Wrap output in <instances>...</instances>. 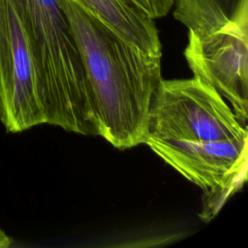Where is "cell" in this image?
<instances>
[{
    "instance_id": "obj_1",
    "label": "cell",
    "mask_w": 248,
    "mask_h": 248,
    "mask_svg": "<svg viewBox=\"0 0 248 248\" xmlns=\"http://www.w3.org/2000/svg\"><path fill=\"white\" fill-rule=\"evenodd\" d=\"M86 72L99 136L114 147L143 143L161 57L127 43L78 0H62Z\"/></svg>"
},
{
    "instance_id": "obj_2",
    "label": "cell",
    "mask_w": 248,
    "mask_h": 248,
    "mask_svg": "<svg viewBox=\"0 0 248 248\" xmlns=\"http://www.w3.org/2000/svg\"><path fill=\"white\" fill-rule=\"evenodd\" d=\"M145 136L185 141L240 143L248 140L247 128L224 98L197 77L160 80L151 100Z\"/></svg>"
},
{
    "instance_id": "obj_3",
    "label": "cell",
    "mask_w": 248,
    "mask_h": 248,
    "mask_svg": "<svg viewBox=\"0 0 248 248\" xmlns=\"http://www.w3.org/2000/svg\"><path fill=\"white\" fill-rule=\"evenodd\" d=\"M27 32L45 97L69 101L87 88V77L62 0H13Z\"/></svg>"
},
{
    "instance_id": "obj_4",
    "label": "cell",
    "mask_w": 248,
    "mask_h": 248,
    "mask_svg": "<svg viewBox=\"0 0 248 248\" xmlns=\"http://www.w3.org/2000/svg\"><path fill=\"white\" fill-rule=\"evenodd\" d=\"M0 119L12 133L46 123L36 61L13 0H0Z\"/></svg>"
},
{
    "instance_id": "obj_5",
    "label": "cell",
    "mask_w": 248,
    "mask_h": 248,
    "mask_svg": "<svg viewBox=\"0 0 248 248\" xmlns=\"http://www.w3.org/2000/svg\"><path fill=\"white\" fill-rule=\"evenodd\" d=\"M161 159L202 189V218L210 220L247 178V141H185L145 136Z\"/></svg>"
},
{
    "instance_id": "obj_6",
    "label": "cell",
    "mask_w": 248,
    "mask_h": 248,
    "mask_svg": "<svg viewBox=\"0 0 248 248\" xmlns=\"http://www.w3.org/2000/svg\"><path fill=\"white\" fill-rule=\"evenodd\" d=\"M185 58L194 77L229 101L239 122L248 118V22H230L206 34L189 31Z\"/></svg>"
},
{
    "instance_id": "obj_7",
    "label": "cell",
    "mask_w": 248,
    "mask_h": 248,
    "mask_svg": "<svg viewBox=\"0 0 248 248\" xmlns=\"http://www.w3.org/2000/svg\"><path fill=\"white\" fill-rule=\"evenodd\" d=\"M78 1L127 43L150 55L162 56V45L154 19L130 0Z\"/></svg>"
},
{
    "instance_id": "obj_8",
    "label": "cell",
    "mask_w": 248,
    "mask_h": 248,
    "mask_svg": "<svg viewBox=\"0 0 248 248\" xmlns=\"http://www.w3.org/2000/svg\"><path fill=\"white\" fill-rule=\"evenodd\" d=\"M174 17L190 32L206 34L230 22H248V0H174Z\"/></svg>"
},
{
    "instance_id": "obj_9",
    "label": "cell",
    "mask_w": 248,
    "mask_h": 248,
    "mask_svg": "<svg viewBox=\"0 0 248 248\" xmlns=\"http://www.w3.org/2000/svg\"><path fill=\"white\" fill-rule=\"evenodd\" d=\"M150 18L156 19L169 14L174 0H130Z\"/></svg>"
},
{
    "instance_id": "obj_10",
    "label": "cell",
    "mask_w": 248,
    "mask_h": 248,
    "mask_svg": "<svg viewBox=\"0 0 248 248\" xmlns=\"http://www.w3.org/2000/svg\"><path fill=\"white\" fill-rule=\"evenodd\" d=\"M11 244L10 237L0 229V248L9 247Z\"/></svg>"
}]
</instances>
